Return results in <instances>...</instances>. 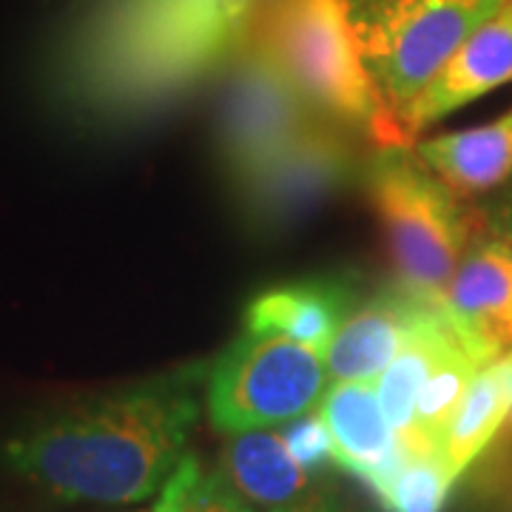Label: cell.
<instances>
[{
    "instance_id": "cell-7",
    "label": "cell",
    "mask_w": 512,
    "mask_h": 512,
    "mask_svg": "<svg viewBox=\"0 0 512 512\" xmlns=\"http://www.w3.org/2000/svg\"><path fill=\"white\" fill-rule=\"evenodd\" d=\"M322 117L296 92L271 49L254 35L228 69L222 100V160L231 185L251 180L296 146Z\"/></svg>"
},
{
    "instance_id": "cell-16",
    "label": "cell",
    "mask_w": 512,
    "mask_h": 512,
    "mask_svg": "<svg viewBox=\"0 0 512 512\" xmlns=\"http://www.w3.org/2000/svg\"><path fill=\"white\" fill-rule=\"evenodd\" d=\"M512 404V359L481 367L461 396L444 430L439 453L453 476H461L504 427Z\"/></svg>"
},
{
    "instance_id": "cell-4",
    "label": "cell",
    "mask_w": 512,
    "mask_h": 512,
    "mask_svg": "<svg viewBox=\"0 0 512 512\" xmlns=\"http://www.w3.org/2000/svg\"><path fill=\"white\" fill-rule=\"evenodd\" d=\"M362 177L399 288L444 302L458 262L484 228L481 217L441 183L413 146L373 148Z\"/></svg>"
},
{
    "instance_id": "cell-19",
    "label": "cell",
    "mask_w": 512,
    "mask_h": 512,
    "mask_svg": "<svg viewBox=\"0 0 512 512\" xmlns=\"http://www.w3.org/2000/svg\"><path fill=\"white\" fill-rule=\"evenodd\" d=\"M282 439H285V447L293 461L311 476L322 473L328 464H333V439H330L328 424L319 416V410L288 421V427L282 430Z\"/></svg>"
},
{
    "instance_id": "cell-5",
    "label": "cell",
    "mask_w": 512,
    "mask_h": 512,
    "mask_svg": "<svg viewBox=\"0 0 512 512\" xmlns=\"http://www.w3.org/2000/svg\"><path fill=\"white\" fill-rule=\"evenodd\" d=\"M367 72L402 114L458 46L510 0H345Z\"/></svg>"
},
{
    "instance_id": "cell-14",
    "label": "cell",
    "mask_w": 512,
    "mask_h": 512,
    "mask_svg": "<svg viewBox=\"0 0 512 512\" xmlns=\"http://www.w3.org/2000/svg\"><path fill=\"white\" fill-rule=\"evenodd\" d=\"M416 154L461 200L481 197L512 177V109L487 126L430 137Z\"/></svg>"
},
{
    "instance_id": "cell-22",
    "label": "cell",
    "mask_w": 512,
    "mask_h": 512,
    "mask_svg": "<svg viewBox=\"0 0 512 512\" xmlns=\"http://www.w3.org/2000/svg\"><path fill=\"white\" fill-rule=\"evenodd\" d=\"M507 239H510V242H512V231H510V234H507Z\"/></svg>"
},
{
    "instance_id": "cell-21",
    "label": "cell",
    "mask_w": 512,
    "mask_h": 512,
    "mask_svg": "<svg viewBox=\"0 0 512 512\" xmlns=\"http://www.w3.org/2000/svg\"><path fill=\"white\" fill-rule=\"evenodd\" d=\"M504 430L512 436V404H510V413H507V421H504Z\"/></svg>"
},
{
    "instance_id": "cell-3",
    "label": "cell",
    "mask_w": 512,
    "mask_h": 512,
    "mask_svg": "<svg viewBox=\"0 0 512 512\" xmlns=\"http://www.w3.org/2000/svg\"><path fill=\"white\" fill-rule=\"evenodd\" d=\"M256 37L313 109L373 148L413 146L367 72L345 0H279Z\"/></svg>"
},
{
    "instance_id": "cell-2",
    "label": "cell",
    "mask_w": 512,
    "mask_h": 512,
    "mask_svg": "<svg viewBox=\"0 0 512 512\" xmlns=\"http://www.w3.org/2000/svg\"><path fill=\"white\" fill-rule=\"evenodd\" d=\"M279 0H94L60 55L77 109L140 117L228 72Z\"/></svg>"
},
{
    "instance_id": "cell-12",
    "label": "cell",
    "mask_w": 512,
    "mask_h": 512,
    "mask_svg": "<svg viewBox=\"0 0 512 512\" xmlns=\"http://www.w3.org/2000/svg\"><path fill=\"white\" fill-rule=\"evenodd\" d=\"M353 311V288L345 279H308L259 293L245 308V330L285 336L325 353Z\"/></svg>"
},
{
    "instance_id": "cell-13",
    "label": "cell",
    "mask_w": 512,
    "mask_h": 512,
    "mask_svg": "<svg viewBox=\"0 0 512 512\" xmlns=\"http://www.w3.org/2000/svg\"><path fill=\"white\" fill-rule=\"evenodd\" d=\"M416 302L419 296L393 285L353 308L328 350L322 353L330 379L376 382L402 345Z\"/></svg>"
},
{
    "instance_id": "cell-17",
    "label": "cell",
    "mask_w": 512,
    "mask_h": 512,
    "mask_svg": "<svg viewBox=\"0 0 512 512\" xmlns=\"http://www.w3.org/2000/svg\"><path fill=\"white\" fill-rule=\"evenodd\" d=\"M157 512H254L222 470H205L191 453L163 484Z\"/></svg>"
},
{
    "instance_id": "cell-23",
    "label": "cell",
    "mask_w": 512,
    "mask_h": 512,
    "mask_svg": "<svg viewBox=\"0 0 512 512\" xmlns=\"http://www.w3.org/2000/svg\"><path fill=\"white\" fill-rule=\"evenodd\" d=\"M345 512H348V510H345Z\"/></svg>"
},
{
    "instance_id": "cell-10",
    "label": "cell",
    "mask_w": 512,
    "mask_h": 512,
    "mask_svg": "<svg viewBox=\"0 0 512 512\" xmlns=\"http://www.w3.org/2000/svg\"><path fill=\"white\" fill-rule=\"evenodd\" d=\"M319 416L333 439V464L382 498L410 453L384 416L376 382H333L322 396Z\"/></svg>"
},
{
    "instance_id": "cell-18",
    "label": "cell",
    "mask_w": 512,
    "mask_h": 512,
    "mask_svg": "<svg viewBox=\"0 0 512 512\" xmlns=\"http://www.w3.org/2000/svg\"><path fill=\"white\" fill-rule=\"evenodd\" d=\"M456 481L441 453H410L379 504L387 512H441Z\"/></svg>"
},
{
    "instance_id": "cell-1",
    "label": "cell",
    "mask_w": 512,
    "mask_h": 512,
    "mask_svg": "<svg viewBox=\"0 0 512 512\" xmlns=\"http://www.w3.org/2000/svg\"><path fill=\"white\" fill-rule=\"evenodd\" d=\"M202 373V365L177 367L55 404L9 436L6 464L57 501H143L185 458Z\"/></svg>"
},
{
    "instance_id": "cell-9",
    "label": "cell",
    "mask_w": 512,
    "mask_h": 512,
    "mask_svg": "<svg viewBox=\"0 0 512 512\" xmlns=\"http://www.w3.org/2000/svg\"><path fill=\"white\" fill-rule=\"evenodd\" d=\"M444 311L481 365L512 359V242L478 231L444 293Z\"/></svg>"
},
{
    "instance_id": "cell-15",
    "label": "cell",
    "mask_w": 512,
    "mask_h": 512,
    "mask_svg": "<svg viewBox=\"0 0 512 512\" xmlns=\"http://www.w3.org/2000/svg\"><path fill=\"white\" fill-rule=\"evenodd\" d=\"M222 473L245 501L268 510L311 490V473L293 461L282 433L271 430L234 433L222 447Z\"/></svg>"
},
{
    "instance_id": "cell-11",
    "label": "cell",
    "mask_w": 512,
    "mask_h": 512,
    "mask_svg": "<svg viewBox=\"0 0 512 512\" xmlns=\"http://www.w3.org/2000/svg\"><path fill=\"white\" fill-rule=\"evenodd\" d=\"M512 80V0L493 18L484 20L473 35L458 46L424 92L402 114L407 134H419L447 114L470 106L473 100L495 92Z\"/></svg>"
},
{
    "instance_id": "cell-6",
    "label": "cell",
    "mask_w": 512,
    "mask_h": 512,
    "mask_svg": "<svg viewBox=\"0 0 512 512\" xmlns=\"http://www.w3.org/2000/svg\"><path fill=\"white\" fill-rule=\"evenodd\" d=\"M328 379L316 350L245 330L208 370V416L225 436L288 424L311 413Z\"/></svg>"
},
{
    "instance_id": "cell-8",
    "label": "cell",
    "mask_w": 512,
    "mask_h": 512,
    "mask_svg": "<svg viewBox=\"0 0 512 512\" xmlns=\"http://www.w3.org/2000/svg\"><path fill=\"white\" fill-rule=\"evenodd\" d=\"M353 137L348 128L319 120L279 160L234 188L242 208L256 220L276 222L333 194L356 171Z\"/></svg>"
},
{
    "instance_id": "cell-20",
    "label": "cell",
    "mask_w": 512,
    "mask_h": 512,
    "mask_svg": "<svg viewBox=\"0 0 512 512\" xmlns=\"http://www.w3.org/2000/svg\"><path fill=\"white\" fill-rule=\"evenodd\" d=\"M271 512H345V504L328 487H311V490H305L299 498H293L291 504L276 507Z\"/></svg>"
}]
</instances>
